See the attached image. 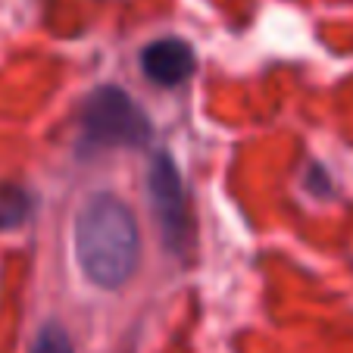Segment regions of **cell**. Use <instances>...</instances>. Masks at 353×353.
I'll return each instance as SVG.
<instances>
[{"mask_svg":"<svg viewBox=\"0 0 353 353\" xmlns=\"http://www.w3.org/2000/svg\"><path fill=\"white\" fill-rule=\"evenodd\" d=\"M75 260L100 291H119L132 281L141 263V232L132 207L122 197L103 191L85 197L75 213Z\"/></svg>","mask_w":353,"mask_h":353,"instance_id":"cell-1","label":"cell"},{"mask_svg":"<svg viewBox=\"0 0 353 353\" xmlns=\"http://www.w3.org/2000/svg\"><path fill=\"white\" fill-rule=\"evenodd\" d=\"M79 125L88 144L97 147H147L154 125L128 91L100 85L81 100Z\"/></svg>","mask_w":353,"mask_h":353,"instance_id":"cell-2","label":"cell"},{"mask_svg":"<svg viewBox=\"0 0 353 353\" xmlns=\"http://www.w3.org/2000/svg\"><path fill=\"white\" fill-rule=\"evenodd\" d=\"M147 194H150V210H154L160 238L172 256H188L194 250V210H191V194L185 188L179 166L169 154L150 157V169H147Z\"/></svg>","mask_w":353,"mask_h":353,"instance_id":"cell-3","label":"cell"},{"mask_svg":"<svg viewBox=\"0 0 353 353\" xmlns=\"http://www.w3.org/2000/svg\"><path fill=\"white\" fill-rule=\"evenodd\" d=\"M194 66H197L194 50L181 38H157L141 50V69L160 88H175L181 81H188Z\"/></svg>","mask_w":353,"mask_h":353,"instance_id":"cell-4","label":"cell"},{"mask_svg":"<svg viewBox=\"0 0 353 353\" xmlns=\"http://www.w3.org/2000/svg\"><path fill=\"white\" fill-rule=\"evenodd\" d=\"M32 207L34 200L22 185H13V181L0 185V232L22 225L28 219V213H32Z\"/></svg>","mask_w":353,"mask_h":353,"instance_id":"cell-5","label":"cell"},{"mask_svg":"<svg viewBox=\"0 0 353 353\" xmlns=\"http://www.w3.org/2000/svg\"><path fill=\"white\" fill-rule=\"evenodd\" d=\"M28 353H75L72 338L60 322H44L32 338V350Z\"/></svg>","mask_w":353,"mask_h":353,"instance_id":"cell-6","label":"cell"},{"mask_svg":"<svg viewBox=\"0 0 353 353\" xmlns=\"http://www.w3.org/2000/svg\"><path fill=\"white\" fill-rule=\"evenodd\" d=\"M307 188L313 194H319V197H325L328 191H332V181H328V175H325V169L322 166H310V175H307Z\"/></svg>","mask_w":353,"mask_h":353,"instance_id":"cell-7","label":"cell"}]
</instances>
